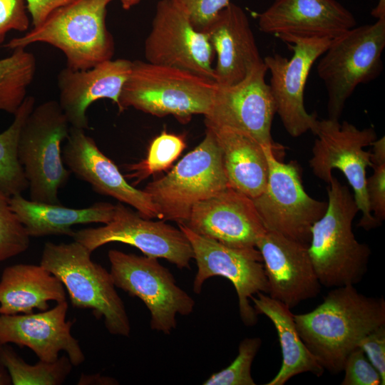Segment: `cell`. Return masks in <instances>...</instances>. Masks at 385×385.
I'll use <instances>...</instances> for the list:
<instances>
[{"label":"cell","mask_w":385,"mask_h":385,"mask_svg":"<svg viewBox=\"0 0 385 385\" xmlns=\"http://www.w3.org/2000/svg\"><path fill=\"white\" fill-rule=\"evenodd\" d=\"M203 32L217 56L213 67L217 84H236L264 63L247 16L237 4L230 3L218 12Z\"/></svg>","instance_id":"603a6c76"},{"label":"cell","mask_w":385,"mask_h":385,"mask_svg":"<svg viewBox=\"0 0 385 385\" xmlns=\"http://www.w3.org/2000/svg\"><path fill=\"white\" fill-rule=\"evenodd\" d=\"M144 53L149 63L182 68L214 81L215 53L206 34L195 29L172 0L157 3Z\"/></svg>","instance_id":"9a60e30c"},{"label":"cell","mask_w":385,"mask_h":385,"mask_svg":"<svg viewBox=\"0 0 385 385\" xmlns=\"http://www.w3.org/2000/svg\"><path fill=\"white\" fill-rule=\"evenodd\" d=\"M266 154L267 183L252 199L257 212L267 231L309 246L311 228L325 213L327 202L307 193L297 162L282 163L277 157L280 153L271 147L266 148Z\"/></svg>","instance_id":"30bf717a"},{"label":"cell","mask_w":385,"mask_h":385,"mask_svg":"<svg viewBox=\"0 0 385 385\" xmlns=\"http://www.w3.org/2000/svg\"><path fill=\"white\" fill-rule=\"evenodd\" d=\"M82 244L45 243L40 265L66 287L73 307L88 309L97 319H104L112 334L129 337L130 324L123 300L111 273L91 258Z\"/></svg>","instance_id":"5b68a950"},{"label":"cell","mask_w":385,"mask_h":385,"mask_svg":"<svg viewBox=\"0 0 385 385\" xmlns=\"http://www.w3.org/2000/svg\"><path fill=\"white\" fill-rule=\"evenodd\" d=\"M66 301L34 314H0V345L14 343L31 349L39 360L56 361L65 351L73 366L85 360L78 341L71 334L73 322L66 321Z\"/></svg>","instance_id":"44dd1931"},{"label":"cell","mask_w":385,"mask_h":385,"mask_svg":"<svg viewBox=\"0 0 385 385\" xmlns=\"http://www.w3.org/2000/svg\"><path fill=\"white\" fill-rule=\"evenodd\" d=\"M294 319L307 348L324 371L336 374L360 340L385 324V301L366 296L354 285L337 287L314 309Z\"/></svg>","instance_id":"6da1fadb"},{"label":"cell","mask_w":385,"mask_h":385,"mask_svg":"<svg viewBox=\"0 0 385 385\" xmlns=\"http://www.w3.org/2000/svg\"><path fill=\"white\" fill-rule=\"evenodd\" d=\"M330 39L297 38L287 43L293 51L288 59L275 53L264 58L270 73V91L276 113L292 137L297 138L312 130L317 118L316 113L305 109L304 92L310 69L315 61L329 47Z\"/></svg>","instance_id":"2e32d148"},{"label":"cell","mask_w":385,"mask_h":385,"mask_svg":"<svg viewBox=\"0 0 385 385\" xmlns=\"http://www.w3.org/2000/svg\"><path fill=\"white\" fill-rule=\"evenodd\" d=\"M25 2V0H0V46L9 31L24 32L29 29L30 23Z\"/></svg>","instance_id":"d590c367"},{"label":"cell","mask_w":385,"mask_h":385,"mask_svg":"<svg viewBox=\"0 0 385 385\" xmlns=\"http://www.w3.org/2000/svg\"><path fill=\"white\" fill-rule=\"evenodd\" d=\"M371 168L373 174L366 178V191L370 210L381 224L385 218V163Z\"/></svg>","instance_id":"8d00e7d4"},{"label":"cell","mask_w":385,"mask_h":385,"mask_svg":"<svg viewBox=\"0 0 385 385\" xmlns=\"http://www.w3.org/2000/svg\"><path fill=\"white\" fill-rule=\"evenodd\" d=\"M0 364L7 369L11 382L14 385H60L73 366L66 356L53 362L39 360L31 365L4 345H0Z\"/></svg>","instance_id":"f546056e"},{"label":"cell","mask_w":385,"mask_h":385,"mask_svg":"<svg viewBox=\"0 0 385 385\" xmlns=\"http://www.w3.org/2000/svg\"><path fill=\"white\" fill-rule=\"evenodd\" d=\"M114 0H74L53 10L39 26L6 43L14 50L45 43L61 50L66 67L86 70L112 59L115 43L106 26L108 5Z\"/></svg>","instance_id":"3957f363"},{"label":"cell","mask_w":385,"mask_h":385,"mask_svg":"<svg viewBox=\"0 0 385 385\" xmlns=\"http://www.w3.org/2000/svg\"><path fill=\"white\" fill-rule=\"evenodd\" d=\"M10 206L29 237L72 236L71 227L78 224L108 223L115 205L99 202L84 208H71L27 200L21 194L9 197Z\"/></svg>","instance_id":"484cf974"},{"label":"cell","mask_w":385,"mask_h":385,"mask_svg":"<svg viewBox=\"0 0 385 385\" xmlns=\"http://www.w3.org/2000/svg\"><path fill=\"white\" fill-rule=\"evenodd\" d=\"M262 344L259 337L244 339L239 344L238 354L225 369L212 374L204 385H255L251 374L252 361Z\"/></svg>","instance_id":"1f68e13d"},{"label":"cell","mask_w":385,"mask_h":385,"mask_svg":"<svg viewBox=\"0 0 385 385\" xmlns=\"http://www.w3.org/2000/svg\"><path fill=\"white\" fill-rule=\"evenodd\" d=\"M264 63L255 66L245 78L231 86L217 84L211 107L204 115L206 126L227 128L246 133L279 153L284 147L274 141L272 123L276 108Z\"/></svg>","instance_id":"5bb4252c"},{"label":"cell","mask_w":385,"mask_h":385,"mask_svg":"<svg viewBox=\"0 0 385 385\" xmlns=\"http://www.w3.org/2000/svg\"><path fill=\"white\" fill-rule=\"evenodd\" d=\"M34 107L32 101L25 100L14 115L11 125L0 133V190L9 197L29 188L18 158V144L23 124Z\"/></svg>","instance_id":"83f0119b"},{"label":"cell","mask_w":385,"mask_h":385,"mask_svg":"<svg viewBox=\"0 0 385 385\" xmlns=\"http://www.w3.org/2000/svg\"><path fill=\"white\" fill-rule=\"evenodd\" d=\"M185 148L183 136L163 130L150 143L147 158L130 166V170L133 171L130 177L137 178L139 182L151 174L168 169Z\"/></svg>","instance_id":"4dcf8cb0"},{"label":"cell","mask_w":385,"mask_h":385,"mask_svg":"<svg viewBox=\"0 0 385 385\" xmlns=\"http://www.w3.org/2000/svg\"><path fill=\"white\" fill-rule=\"evenodd\" d=\"M190 19L195 29L203 31L230 0H172Z\"/></svg>","instance_id":"e575fe53"},{"label":"cell","mask_w":385,"mask_h":385,"mask_svg":"<svg viewBox=\"0 0 385 385\" xmlns=\"http://www.w3.org/2000/svg\"><path fill=\"white\" fill-rule=\"evenodd\" d=\"M185 225L200 235L241 249L256 247L267 231L253 200L230 186L195 204Z\"/></svg>","instance_id":"ac0fdd59"},{"label":"cell","mask_w":385,"mask_h":385,"mask_svg":"<svg viewBox=\"0 0 385 385\" xmlns=\"http://www.w3.org/2000/svg\"><path fill=\"white\" fill-rule=\"evenodd\" d=\"M251 297L257 314H264L273 323L278 335L282 354V366L275 376L266 385H283L302 373L321 376L324 369L307 348L296 328L291 309L268 294L258 292Z\"/></svg>","instance_id":"4316f807"},{"label":"cell","mask_w":385,"mask_h":385,"mask_svg":"<svg viewBox=\"0 0 385 385\" xmlns=\"http://www.w3.org/2000/svg\"><path fill=\"white\" fill-rule=\"evenodd\" d=\"M371 167L373 165L385 163V137L377 138L371 145Z\"/></svg>","instance_id":"ab89813d"},{"label":"cell","mask_w":385,"mask_h":385,"mask_svg":"<svg viewBox=\"0 0 385 385\" xmlns=\"http://www.w3.org/2000/svg\"><path fill=\"white\" fill-rule=\"evenodd\" d=\"M342 385H379L381 378L363 350L357 346L346 357Z\"/></svg>","instance_id":"836d02e7"},{"label":"cell","mask_w":385,"mask_h":385,"mask_svg":"<svg viewBox=\"0 0 385 385\" xmlns=\"http://www.w3.org/2000/svg\"><path fill=\"white\" fill-rule=\"evenodd\" d=\"M70 124L57 101L34 106L21 130L18 158L29 183L30 200L61 204L58 190L71 172L64 166L61 144L67 138Z\"/></svg>","instance_id":"52a82bcc"},{"label":"cell","mask_w":385,"mask_h":385,"mask_svg":"<svg viewBox=\"0 0 385 385\" xmlns=\"http://www.w3.org/2000/svg\"><path fill=\"white\" fill-rule=\"evenodd\" d=\"M228 186L220 147L212 131L206 128L202 142L143 190L150 196L160 220L185 224L195 204Z\"/></svg>","instance_id":"ba28073f"},{"label":"cell","mask_w":385,"mask_h":385,"mask_svg":"<svg viewBox=\"0 0 385 385\" xmlns=\"http://www.w3.org/2000/svg\"><path fill=\"white\" fill-rule=\"evenodd\" d=\"M73 1L74 0H25L34 27L41 24L53 10Z\"/></svg>","instance_id":"f35d334b"},{"label":"cell","mask_w":385,"mask_h":385,"mask_svg":"<svg viewBox=\"0 0 385 385\" xmlns=\"http://www.w3.org/2000/svg\"><path fill=\"white\" fill-rule=\"evenodd\" d=\"M311 132L316 136L309 166L314 175L329 183L332 170H340L353 190L361 217L358 227L366 230L380 224L373 216L366 191V168L371 167V152L364 148L377 139L373 127L358 128L348 121L330 118L317 120Z\"/></svg>","instance_id":"9c48e42d"},{"label":"cell","mask_w":385,"mask_h":385,"mask_svg":"<svg viewBox=\"0 0 385 385\" xmlns=\"http://www.w3.org/2000/svg\"><path fill=\"white\" fill-rule=\"evenodd\" d=\"M11 381L10 378H9L1 369H0V385H4L9 384Z\"/></svg>","instance_id":"7bdbcfd3"},{"label":"cell","mask_w":385,"mask_h":385,"mask_svg":"<svg viewBox=\"0 0 385 385\" xmlns=\"http://www.w3.org/2000/svg\"><path fill=\"white\" fill-rule=\"evenodd\" d=\"M217 83L190 71L135 60L119 98V111L133 107L158 117L172 115L188 122L193 115H205Z\"/></svg>","instance_id":"277c9868"},{"label":"cell","mask_w":385,"mask_h":385,"mask_svg":"<svg viewBox=\"0 0 385 385\" xmlns=\"http://www.w3.org/2000/svg\"><path fill=\"white\" fill-rule=\"evenodd\" d=\"M256 248L262 258L270 297L292 309L320 293L322 285L308 246L267 230L257 240Z\"/></svg>","instance_id":"ffe728a7"},{"label":"cell","mask_w":385,"mask_h":385,"mask_svg":"<svg viewBox=\"0 0 385 385\" xmlns=\"http://www.w3.org/2000/svg\"><path fill=\"white\" fill-rule=\"evenodd\" d=\"M66 140L62 159L71 173L90 184L96 192L132 206L142 217L160 219L150 196L127 182L116 165L99 150L85 130L71 126Z\"/></svg>","instance_id":"d6986e66"},{"label":"cell","mask_w":385,"mask_h":385,"mask_svg":"<svg viewBox=\"0 0 385 385\" xmlns=\"http://www.w3.org/2000/svg\"><path fill=\"white\" fill-rule=\"evenodd\" d=\"M384 47L385 19L356 26L331 41L317 66L327 91L328 118L339 120L356 88L381 74Z\"/></svg>","instance_id":"8992f818"},{"label":"cell","mask_w":385,"mask_h":385,"mask_svg":"<svg viewBox=\"0 0 385 385\" xmlns=\"http://www.w3.org/2000/svg\"><path fill=\"white\" fill-rule=\"evenodd\" d=\"M327 188V207L311 228L308 252L322 286L354 285L366 274L371 249L352 230L358 206L349 188L332 175Z\"/></svg>","instance_id":"7a4b0ae2"},{"label":"cell","mask_w":385,"mask_h":385,"mask_svg":"<svg viewBox=\"0 0 385 385\" xmlns=\"http://www.w3.org/2000/svg\"><path fill=\"white\" fill-rule=\"evenodd\" d=\"M141 0H120L123 9H130L133 6L138 4Z\"/></svg>","instance_id":"b9f144b4"},{"label":"cell","mask_w":385,"mask_h":385,"mask_svg":"<svg viewBox=\"0 0 385 385\" xmlns=\"http://www.w3.org/2000/svg\"><path fill=\"white\" fill-rule=\"evenodd\" d=\"M29 244L30 237L13 212L9 197L0 190V262L24 252Z\"/></svg>","instance_id":"d6a6232c"},{"label":"cell","mask_w":385,"mask_h":385,"mask_svg":"<svg viewBox=\"0 0 385 385\" xmlns=\"http://www.w3.org/2000/svg\"><path fill=\"white\" fill-rule=\"evenodd\" d=\"M49 301H66L62 282L41 265L6 267L0 279V314H31L48 309Z\"/></svg>","instance_id":"d4e9b609"},{"label":"cell","mask_w":385,"mask_h":385,"mask_svg":"<svg viewBox=\"0 0 385 385\" xmlns=\"http://www.w3.org/2000/svg\"><path fill=\"white\" fill-rule=\"evenodd\" d=\"M257 16L262 32L286 43L297 38L332 40L356 26L354 14L336 0H274Z\"/></svg>","instance_id":"e0dca14e"},{"label":"cell","mask_w":385,"mask_h":385,"mask_svg":"<svg viewBox=\"0 0 385 385\" xmlns=\"http://www.w3.org/2000/svg\"><path fill=\"white\" fill-rule=\"evenodd\" d=\"M371 15L376 19H385V0H379Z\"/></svg>","instance_id":"60d3db41"},{"label":"cell","mask_w":385,"mask_h":385,"mask_svg":"<svg viewBox=\"0 0 385 385\" xmlns=\"http://www.w3.org/2000/svg\"><path fill=\"white\" fill-rule=\"evenodd\" d=\"M131 66V61L117 58L86 70L61 69L57 76L58 103L70 125L88 129L87 109L98 100L110 99L118 106Z\"/></svg>","instance_id":"7402d4cb"},{"label":"cell","mask_w":385,"mask_h":385,"mask_svg":"<svg viewBox=\"0 0 385 385\" xmlns=\"http://www.w3.org/2000/svg\"><path fill=\"white\" fill-rule=\"evenodd\" d=\"M36 71L34 55L17 48L0 59V111L14 115L26 98Z\"/></svg>","instance_id":"f1b7e54d"},{"label":"cell","mask_w":385,"mask_h":385,"mask_svg":"<svg viewBox=\"0 0 385 385\" xmlns=\"http://www.w3.org/2000/svg\"><path fill=\"white\" fill-rule=\"evenodd\" d=\"M91 252L106 244L118 242L134 246L145 256L163 258L183 270L194 257L191 245L178 227L165 221H152L119 202L112 220L104 226L73 231L71 236Z\"/></svg>","instance_id":"4fadbf2b"},{"label":"cell","mask_w":385,"mask_h":385,"mask_svg":"<svg viewBox=\"0 0 385 385\" xmlns=\"http://www.w3.org/2000/svg\"><path fill=\"white\" fill-rule=\"evenodd\" d=\"M206 128L212 131L220 147L229 185L252 199L258 197L267 183L269 165L266 148L270 146L238 130Z\"/></svg>","instance_id":"cb8c5ba5"},{"label":"cell","mask_w":385,"mask_h":385,"mask_svg":"<svg viewBox=\"0 0 385 385\" xmlns=\"http://www.w3.org/2000/svg\"><path fill=\"white\" fill-rule=\"evenodd\" d=\"M108 257L115 287L145 304L151 316V329L170 334L177 327V314L186 316L193 312L195 300L157 258L116 250H109Z\"/></svg>","instance_id":"8fae6325"},{"label":"cell","mask_w":385,"mask_h":385,"mask_svg":"<svg viewBox=\"0 0 385 385\" xmlns=\"http://www.w3.org/2000/svg\"><path fill=\"white\" fill-rule=\"evenodd\" d=\"M178 227L188 237L193 250L197 271L193 291L200 294L205 282L215 276L230 280L238 297L239 312L246 326L257 322V314L250 303L252 296L262 292L268 294L269 287L262 258L256 248H235L200 235L184 223Z\"/></svg>","instance_id":"7c38bea8"},{"label":"cell","mask_w":385,"mask_h":385,"mask_svg":"<svg viewBox=\"0 0 385 385\" xmlns=\"http://www.w3.org/2000/svg\"><path fill=\"white\" fill-rule=\"evenodd\" d=\"M369 361L379 371L381 385L385 384V324L364 337L358 344Z\"/></svg>","instance_id":"74e56055"}]
</instances>
